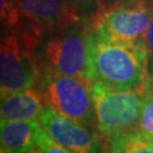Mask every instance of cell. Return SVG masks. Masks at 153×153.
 Instances as JSON below:
<instances>
[{"mask_svg":"<svg viewBox=\"0 0 153 153\" xmlns=\"http://www.w3.org/2000/svg\"><path fill=\"white\" fill-rule=\"evenodd\" d=\"M137 131L145 136L153 138V91L146 83V88L143 92L142 109L138 118Z\"/></svg>","mask_w":153,"mask_h":153,"instance_id":"7c38bea8","label":"cell"},{"mask_svg":"<svg viewBox=\"0 0 153 153\" xmlns=\"http://www.w3.org/2000/svg\"><path fill=\"white\" fill-rule=\"evenodd\" d=\"M38 120H1V149L7 153H17L35 148Z\"/></svg>","mask_w":153,"mask_h":153,"instance_id":"30bf717a","label":"cell"},{"mask_svg":"<svg viewBox=\"0 0 153 153\" xmlns=\"http://www.w3.org/2000/svg\"><path fill=\"white\" fill-rule=\"evenodd\" d=\"M36 85L47 107L71 117L95 131L97 118L93 104V81L83 76L43 73L39 77Z\"/></svg>","mask_w":153,"mask_h":153,"instance_id":"7a4b0ae2","label":"cell"},{"mask_svg":"<svg viewBox=\"0 0 153 153\" xmlns=\"http://www.w3.org/2000/svg\"><path fill=\"white\" fill-rule=\"evenodd\" d=\"M92 94L97 131L103 142L137 131L143 92L115 90L93 82Z\"/></svg>","mask_w":153,"mask_h":153,"instance_id":"277c9868","label":"cell"},{"mask_svg":"<svg viewBox=\"0 0 153 153\" xmlns=\"http://www.w3.org/2000/svg\"><path fill=\"white\" fill-rule=\"evenodd\" d=\"M18 4L23 16L41 25L65 27L79 19L71 0H18Z\"/></svg>","mask_w":153,"mask_h":153,"instance_id":"ba28073f","label":"cell"},{"mask_svg":"<svg viewBox=\"0 0 153 153\" xmlns=\"http://www.w3.org/2000/svg\"><path fill=\"white\" fill-rule=\"evenodd\" d=\"M21 8L18 0H0V15L1 21L6 23V25L15 26L19 22Z\"/></svg>","mask_w":153,"mask_h":153,"instance_id":"5bb4252c","label":"cell"},{"mask_svg":"<svg viewBox=\"0 0 153 153\" xmlns=\"http://www.w3.org/2000/svg\"><path fill=\"white\" fill-rule=\"evenodd\" d=\"M71 2H73V5L75 6H85L90 4V2H92L93 0H71Z\"/></svg>","mask_w":153,"mask_h":153,"instance_id":"2e32d148","label":"cell"},{"mask_svg":"<svg viewBox=\"0 0 153 153\" xmlns=\"http://www.w3.org/2000/svg\"><path fill=\"white\" fill-rule=\"evenodd\" d=\"M35 146L43 153H74L57 142L55 138H52L49 133L41 127V125L35 131Z\"/></svg>","mask_w":153,"mask_h":153,"instance_id":"4fadbf2b","label":"cell"},{"mask_svg":"<svg viewBox=\"0 0 153 153\" xmlns=\"http://www.w3.org/2000/svg\"><path fill=\"white\" fill-rule=\"evenodd\" d=\"M143 48L148 56V68L149 75L153 76V16L149 23V26L144 33L142 39Z\"/></svg>","mask_w":153,"mask_h":153,"instance_id":"9a60e30c","label":"cell"},{"mask_svg":"<svg viewBox=\"0 0 153 153\" xmlns=\"http://www.w3.org/2000/svg\"><path fill=\"white\" fill-rule=\"evenodd\" d=\"M90 51L91 28L61 30L44 42L41 58L35 59L39 77L43 73H55L92 81Z\"/></svg>","mask_w":153,"mask_h":153,"instance_id":"3957f363","label":"cell"},{"mask_svg":"<svg viewBox=\"0 0 153 153\" xmlns=\"http://www.w3.org/2000/svg\"><path fill=\"white\" fill-rule=\"evenodd\" d=\"M39 124L58 143L74 153H97L101 137L99 133L51 109L44 107L39 118Z\"/></svg>","mask_w":153,"mask_h":153,"instance_id":"52a82bcc","label":"cell"},{"mask_svg":"<svg viewBox=\"0 0 153 153\" xmlns=\"http://www.w3.org/2000/svg\"><path fill=\"white\" fill-rule=\"evenodd\" d=\"M148 83H149V85L151 86V88H152V91H153V76H150V75H149Z\"/></svg>","mask_w":153,"mask_h":153,"instance_id":"ac0fdd59","label":"cell"},{"mask_svg":"<svg viewBox=\"0 0 153 153\" xmlns=\"http://www.w3.org/2000/svg\"><path fill=\"white\" fill-rule=\"evenodd\" d=\"M103 153H153V138L138 131L103 142Z\"/></svg>","mask_w":153,"mask_h":153,"instance_id":"8fae6325","label":"cell"},{"mask_svg":"<svg viewBox=\"0 0 153 153\" xmlns=\"http://www.w3.org/2000/svg\"><path fill=\"white\" fill-rule=\"evenodd\" d=\"M93 82L123 91L144 92L149 79L148 56L142 43H123L95 36L91 31Z\"/></svg>","mask_w":153,"mask_h":153,"instance_id":"6da1fadb","label":"cell"},{"mask_svg":"<svg viewBox=\"0 0 153 153\" xmlns=\"http://www.w3.org/2000/svg\"><path fill=\"white\" fill-rule=\"evenodd\" d=\"M39 79L34 52L25 42L23 45L14 32L6 34L0 45V93L1 98L31 88Z\"/></svg>","mask_w":153,"mask_h":153,"instance_id":"8992f818","label":"cell"},{"mask_svg":"<svg viewBox=\"0 0 153 153\" xmlns=\"http://www.w3.org/2000/svg\"><path fill=\"white\" fill-rule=\"evenodd\" d=\"M44 107L41 93L33 85L1 98V120H39Z\"/></svg>","mask_w":153,"mask_h":153,"instance_id":"9c48e42d","label":"cell"},{"mask_svg":"<svg viewBox=\"0 0 153 153\" xmlns=\"http://www.w3.org/2000/svg\"><path fill=\"white\" fill-rule=\"evenodd\" d=\"M152 16V1H129L104 8L93 19L90 28L98 38L123 43H142Z\"/></svg>","mask_w":153,"mask_h":153,"instance_id":"5b68a950","label":"cell"},{"mask_svg":"<svg viewBox=\"0 0 153 153\" xmlns=\"http://www.w3.org/2000/svg\"><path fill=\"white\" fill-rule=\"evenodd\" d=\"M128 1H137V0H128Z\"/></svg>","mask_w":153,"mask_h":153,"instance_id":"d6986e66","label":"cell"},{"mask_svg":"<svg viewBox=\"0 0 153 153\" xmlns=\"http://www.w3.org/2000/svg\"><path fill=\"white\" fill-rule=\"evenodd\" d=\"M17 153H43L40 149H38L36 146L35 148H31L28 150H24V151H21V152H17Z\"/></svg>","mask_w":153,"mask_h":153,"instance_id":"e0dca14e","label":"cell"}]
</instances>
